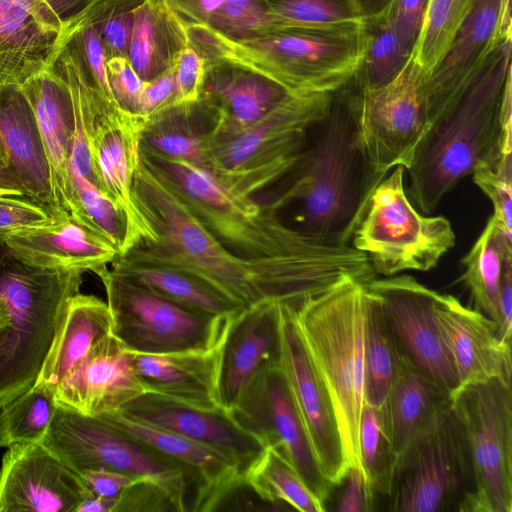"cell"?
I'll list each match as a JSON object with an SVG mask.
<instances>
[{"label": "cell", "instance_id": "6da1fadb", "mask_svg": "<svg viewBox=\"0 0 512 512\" xmlns=\"http://www.w3.org/2000/svg\"><path fill=\"white\" fill-rule=\"evenodd\" d=\"M135 197L156 233L122 259L181 272L247 309L263 302L291 304L305 291L312 270L296 261H255L221 244L192 213L172 180L140 163L133 177Z\"/></svg>", "mask_w": 512, "mask_h": 512}, {"label": "cell", "instance_id": "7a4b0ae2", "mask_svg": "<svg viewBox=\"0 0 512 512\" xmlns=\"http://www.w3.org/2000/svg\"><path fill=\"white\" fill-rule=\"evenodd\" d=\"M291 172L293 182L274 202L279 210L292 207L291 226L324 245H350L370 195L387 175L366 153L353 78L309 129Z\"/></svg>", "mask_w": 512, "mask_h": 512}, {"label": "cell", "instance_id": "3957f363", "mask_svg": "<svg viewBox=\"0 0 512 512\" xmlns=\"http://www.w3.org/2000/svg\"><path fill=\"white\" fill-rule=\"evenodd\" d=\"M512 37L505 38L468 89L427 129L413 155L407 195L432 213L473 171L512 149Z\"/></svg>", "mask_w": 512, "mask_h": 512}, {"label": "cell", "instance_id": "277c9868", "mask_svg": "<svg viewBox=\"0 0 512 512\" xmlns=\"http://www.w3.org/2000/svg\"><path fill=\"white\" fill-rule=\"evenodd\" d=\"M188 45L206 63L230 62L274 81L290 94L334 93L363 60L365 21L341 28L288 27L248 39L185 23Z\"/></svg>", "mask_w": 512, "mask_h": 512}, {"label": "cell", "instance_id": "5b68a950", "mask_svg": "<svg viewBox=\"0 0 512 512\" xmlns=\"http://www.w3.org/2000/svg\"><path fill=\"white\" fill-rule=\"evenodd\" d=\"M143 151L172 180L204 227L242 257L255 261H314L337 257L350 248L313 240L283 220L273 203H256L205 167L166 157L148 147Z\"/></svg>", "mask_w": 512, "mask_h": 512}, {"label": "cell", "instance_id": "8992f818", "mask_svg": "<svg viewBox=\"0 0 512 512\" xmlns=\"http://www.w3.org/2000/svg\"><path fill=\"white\" fill-rule=\"evenodd\" d=\"M367 294L366 282L345 278L295 309L305 346L332 398L348 467L360 468Z\"/></svg>", "mask_w": 512, "mask_h": 512}, {"label": "cell", "instance_id": "52a82bcc", "mask_svg": "<svg viewBox=\"0 0 512 512\" xmlns=\"http://www.w3.org/2000/svg\"><path fill=\"white\" fill-rule=\"evenodd\" d=\"M84 271L26 264L7 252L0 262V409L37 381Z\"/></svg>", "mask_w": 512, "mask_h": 512}, {"label": "cell", "instance_id": "ba28073f", "mask_svg": "<svg viewBox=\"0 0 512 512\" xmlns=\"http://www.w3.org/2000/svg\"><path fill=\"white\" fill-rule=\"evenodd\" d=\"M334 93L288 94L265 116L234 134L206 142V167L231 189L250 196L290 173L307 133Z\"/></svg>", "mask_w": 512, "mask_h": 512}, {"label": "cell", "instance_id": "9c48e42d", "mask_svg": "<svg viewBox=\"0 0 512 512\" xmlns=\"http://www.w3.org/2000/svg\"><path fill=\"white\" fill-rule=\"evenodd\" d=\"M391 170L370 195L350 246L367 256L376 275L429 271L454 248L455 232L446 217L428 216L411 203L404 166Z\"/></svg>", "mask_w": 512, "mask_h": 512}, {"label": "cell", "instance_id": "30bf717a", "mask_svg": "<svg viewBox=\"0 0 512 512\" xmlns=\"http://www.w3.org/2000/svg\"><path fill=\"white\" fill-rule=\"evenodd\" d=\"M40 442L78 474L97 469L128 474L158 486L176 511L189 510L185 470L101 417L58 403Z\"/></svg>", "mask_w": 512, "mask_h": 512}, {"label": "cell", "instance_id": "8fae6325", "mask_svg": "<svg viewBox=\"0 0 512 512\" xmlns=\"http://www.w3.org/2000/svg\"><path fill=\"white\" fill-rule=\"evenodd\" d=\"M96 274L106 290L112 334L132 353L168 354L213 348L223 340L233 318L198 312L117 277L107 267Z\"/></svg>", "mask_w": 512, "mask_h": 512}, {"label": "cell", "instance_id": "7c38bea8", "mask_svg": "<svg viewBox=\"0 0 512 512\" xmlns=\"http://www.w3.org/2000/svg\"><path fill=\"white\" fill-rule=\"evenodd\" d=\"M511 384L493 378L460 387L452 396L474 475L469 512L512 511Z\"/></svg>", "mask_w": 512, "mask_h": 512}, {"label": "cell", "instance_id": "4fadbf2b", "mask_svg": "<svg viewBox=\"0 0 512 512\" xmlns=\"http://www.w3.org/2000/svg\"><path fill=\"white\" fill-rule=\"evenodd\" d=\"M474 475L462 427L453 410L400 457L387 510L469 512Z\"/></svg>", "mask_w": 512, "mask_h": 512}, {"label": "cell", "instance_id": "5bb4252c", "mask_svg": "<svg viewBox=\"0 0 512 512\" xmlns=\"http://www.w3.org/2000/svg\"><path fill=\"white\" fill-rule=\"evenodd\" d=\"M228 413L265 449L288 462L325 506L335 486L320 466L279 360L253 377Z\"/></svg>", "mask_w": 512, "mask_h": 512}, {"label": "cell", "instance_id": "9a60e30c", "mask_svg": "<svg viewBox=\"0 0 512 512\" xmlns=\"http://www.w3.org/2000/svg\"><path fill=\"white\" fill-rule=\"evenodd\" d=\"M423 80L411 54L398 75L385 85L360 89L355 83L362 141L379 173L388 174L398 165L406 170L412 162L427 130Z\"/></svg>", "mask_w": 512, "mask_h": 512}, {"label": "cell", "instance_id": "2e32d148", "mask_svg": "<svg viewBox=\"0 0 512 512\" xmlns=\"http://www.w3.org/2000/svg\"><path fill=\"white\" fill-rule=\"evenodd\" d=\"M368 291L380 302L400 351L451 396L459 381L439 327V292L411 275L373 278Z\"/></svg>", "mask_w": 512, "mask_h": 512}, {"label": "cell", "instance_id": "e0dca14e", "mask_svg": "<svg viewBox=\"0 0 512 512\" xmlns=\"http://www.w3.org/2000/svg\"><path fill=\"white\" fill-rule=\"evenodd\" d=\"M279 365L289 385L320 466L334 485L348 467L330 393L315 368L295 320V308L280 304Z\"/></svg>", "mask_w": 512, "mask_h": 512}, {"label": "cell", "instance_id": "ac0fdd59", "mask_svg": "<svg viewBox=\"0 0 512 512\" xmlns=\"http://www.w3.org/2000/svg\"><path fill=\"white\" fill-rule=\"evenodd\" d=\"M7 448L0 468V512H76L90 495L80 475L41 442Z\"/></svg>", "mask_w": 512, "mask_h": 512}, {"label": "cell", "instance_id": "d6986e66", "mask_svg": "<svg viewBox=\"0 0 512 512\" xmlns=\"http://www.w3.org/2000/svg\"><path fill=\"white\" fill-rule=\"evenodd\" d=\"M499 13L500 0H478L441 61L423 80L427 129L479 77L502 41L512 37L499 33Z\"/></svg>", "mask_w": 512, "mask_h": 512}, {"label": "cell", "instance_id": "ffe728a7", "mask_svg": "<svg viewBox=\"0 0 512 512\" xmlns=\"http://www.w3.org/2000/svg\"><path fill=\"white\" fill-rule=\"evenodd\" d=\"M98 417L170 458L185 470L190 488V511L218 509L243 483L237 463L214 448L136 421L118 411Z\"/></svg>", "mask_w": 512, "mask_h": 512}, {"label": "cell", "instance_id": "44dd1931", "mask_svg": "<svg viewBox=\"0 0 512 512\" xmlns=\"http://www.w3.org/2000/svg\"><path fill=\"white\" fill-rule=\"evenodd\" d=\"M118 412L224 453L237 463L242 478L265 450L256 438L241 428L223 409L203 410L153 392H145Z\"/></svg>", "mask_w": 512, "mask_h": 512}, {"label": "cell", "instance_id": "7402d4cb", "mask_svg": "<svg viewBox=\"0 0 512 512\" xmlns=\"http://www.w3.org/2000/svg\"><path fill=\"white\" fill-rule=\"evenodd\" d=\"M147 392L132 353L113 335L98 341L56 389L57 402L88 416L120 411Z\"/></svg>", "mask_w": 512, "mask_h": 512}, {"label": "cell", "instance_id": "603a6c76", "mask_svg": "<svg viewBox=\"0 0 512 512\" xmlns=\"http://www.w3.org/2000/svg\"><path fill=\"white\" fill-rule=\"evenodd\" d=\"M279 308L263 302L233 317L220 351L218 396L221 408L230 412L253 377L279 360Z\"/></svg>", "mask_w": 512, "mask_h": 512}, {"label": "cell", "instance_id": "cb8c5ba5", "mask_svg": "<svg viewBox=\"0 0 512 512\" xmlns=\"http://www.w3.org/2000/svg\"><path fill=\"white\" fill-rule=\"evenodd\" d=\"M436 312L459 388L498 377L512 381L511 347L498 339L491 319L449 294L439 293Z\"/></svg>", "mask_w": 512, "mask_h": 512}, {"label": "cell", "instance_id": "d4e9b609", "mask_svg": "<svg viewBox=\"0 0 512 512\" xmlns=\"http://www.w3.org/2000/svg\"><path fill=\"white\" fill-rule=\"evenodd\" d=\"M63 31L43 0H0V86H21L46 69Z\"/></svg>", "mask_w": 512, "mask_h": 512}, {"label": "cell", "instance_id": "484cf974", "mask_svg": "<svg viewBox=\"0 0 512 512\" xmlns=\"http://www.w3.org/2000/svg\"><path fill=\"white\" fill-rule=\"evenodd\" d=\"M0 242L20 261L41 268L96 273L119 256L114 246L71 215L49 224L0 233Z\"/></svg>", "mask_w": 512, "mask_h": 512}, {"label": "cell", "instance_id": "4316f807", "mask_svg": "<svg viewBox=\"0 0 512 512\" xmlns=\"http://www.w3.org/2000/svg\"><path fill=\"white\" fill-rule=\"evenodd\" d=\"M34 111L46 153L56 220L69 215V159L75 131L74 107L68 85L49 66L23 85Z\"/></svg>", "mask_w": 512, "mask_h": 512}, {"label": "cell", "instance_id": "83f0119b", "mask_svg": "<svg viewBox=\"0 0 512 512\" xmlns=\"http://www.w3.org/2000/svg\"><path fill=\"white\" fill-rule=\"evenodd\" d=\"M398 461L452 411V396L400 351L397 372L382 407Z\"/></svg>", "mask_w": 512, "mask_h": 512}, {"label": "cell", "instance_id": "f1b7e54d", "mask_svg": "<svg viewBox=\"0 0 512 512\" xmlns=\"http://www.w3.org/2000/svg\"><path fill=\"white\" fill-rule=\"evenodd\" d=\"M288 93L269 78L242 66L216 61L206 63L202 96L215 106L211 138L228 136L259 121Z\"/></svg>", "mask_w": 512, "mask_h": 512}, {"label": "cell", "instance_id": "f546056e", "mask_svg": "<svg viewBox=\"0 0 512 512\" xmlns=\"http://www.w3.org/2000/svg\"><path fill=\"white\" fill-rule=\"evenodd\" d=\"M0 138L7 169L21 183L24 196L55 218L50 170L34 111L19 85L0 86Z\"/></svg>", "mask_w": 512, "mask_h": 512}, {"label": "cell", "instance_id": "4dcf8cb0", "mask_svg": "<svg viewBox=\"0 0 512 512\" xmlns=\"http://www.w3.org/2000/svg\"><path fill=\"white\" fill-rule=\"evenodd\" d=\"M222 342L206 350L168 354L131 352L133 367L147 392L203 410L222 409L218 396Z\"/></svg>", "mask_w": 512, "mask_h": 512}, {"label": "cell", "instance_id": "1f68e13d", "mask_svg": "<svg viewBox=\"0 0 512 512\" xmlns=\"http://www.w3.org/2000/svg\"><path fill=\"white\" fill-rule=\"evenodd\" d=\"M112 334V315L101 299L78 293L65 316L36 382L53 388L80 364L90 349Z\"/></svg>", "mask_w": 512, "mask_h": 512}, {"label": "cell", "instance_id": "d6a6232c", "mask_svg": "<svg viewBox=\"0 0 512 512\" xmlns=\"http://www.w3.org/2000/svg\"><path fill=\"white\" fill-rule=\"evenodd\" d=\"M188 46L183 22L165 0H143L135 13L128 59L143 81L176 64Z\"/></svg>", "mask_w": 512, "mask_h": 512}, {"label": "cell", "instance_id": "836d02e7", "mask_svg": "<svg viewBox=\"0 0 512 512\" xmlns=\"http://www.w3.org/2000/svg\"><path fill=\"white\" fill-rule=\"evenodd\" d=\"M512 263V232L492 215L473 246L462 258L463 271L457 280L469 291L474 309L500 321L499 295L503 273Z\"/></svg>", "mask_w": 512, "mask_h": 512}, {"label": "cell", "instance_id": "e575fe53", "mask_svg": "<svg viewBox=\"0 0 512 512\" xmlns=\"http://www.w3.org/2000/svg\"><path fill=\"white\" fill-rule=\"evenodd\" d=\"M183 23L203 24L233 39H248L291 27L265 0H165Z\"/></svg>", "mask_w": 512, "mask_h": 512}, {"label": "cell", "instance_id": "d590c367", "mask_svg": "<svg viewBox=\"0 0 512 512\" xmlns=\"http://www.w3.org/2000/svg\"><path fill=\"white\" fill-rule=\"evenodd\" d=\"M110 272L212 317L228 319L244 310L199 281L170 268L129 263L117 257Z\"/></svg>", "mask_w": 512, "mask_h": 512}, {"label": "cell", "instance_id": "8d00e7d4", "mask_svg": "<svg viewBox=\"0 0 512 512\" xmlns=\"http://www.w3.org/2000/svg\"><path fill=\"white\" fill-rule=\"evenodd\" d=\"M367 293L364 334L365 404L382 408L397 372L400 349L380 302L368 289Z\"/></svg>", "mask_w": 512, "mask_h": 512}, {"label": "cell", "instance_id": "74e56055", "mask_svg": "<svg viewBox=\"0 0 512 512\" xmlns=\"http://www.w3.org/2000/svg\"><path fill=\"white\" fill-rule=\"evenodd\" d=\"M68 212L77 222L114 246L129 247V227L121 208L94 183L69 166Z\"/></svg>", "mask_w": 512, "mask_h": 512}, {"label": "cell", "instance_id": "f35d334b", "mask_svg": "<svg viewBox=\"0 0 512 512\" xmlns=\"http://www.w3.org/2000/svg\"><path fill=\"white\" fill-rule=\"evenodd\" d=\"M243 483L266 503L286 504L301 512L326 511L294 468L270 449L248 468Z\"/></svg>", "mask_w": 512, "mask_h": 512}, {"label": "cell", "instance_id": "ab89813d", "mask_svg": "<svg viewBox=\"0 0 512 512\" xmlns=\"http://www.w3.org/2000/svg\"><path fill=\"white\" fill-rule=\"evenodd\" d=\"M57 405L56 391L40 382L4 405L0 409V448L40 442Z\"/></svg>", "mask_w": 512, "mask_h": 512}, {"label": "cell", "instance_id": "60d3db41", "mask_svg": "<svg viewBox=\"0 0 512 512\" xmlns=\"http://www.w3.org/2000/svg\"><path fill=\"white\" fill-rule=\"evenodd\" d=\"M478 0H428L412 54L425 80L441 61Z\"/></svg>", "mask_w": 512, "mask_h": 512}, {"label": "cell", "instance_id": "b9f144b4", "mask_svg": "<svg viewBox=\"0 0 512 512\" xmlns=\"http://www.w3.org/2000/svg\"><path fill=\"white\" fill-rule=\"evenodd\" d=\"M360 466L374 495H390L398 458L382 408L364 404L358 430Z\"/></svg>", "mask_w": 512, "mask_h": 512}, {"label": "cell", "instance_id": "7bdbcfd3", "mask_svg": "<svg viewBox=\"0 0 512 512\" xmlns=\"http://www.w3.org/2000/svg\"><path fill=\"white\" fill-rule=\"evenodd\" d=\"M385 11L365 21L364 56L353 77L360 89H374L390 82L412 54L399 40Z\"/></svg>", "mask_w": 512, "mask_h": 512}, {"label": "cell", "instance_id": "ee69618b", "mask_svg": "<svg viewBox=\"0 0 512 512\" xmlns=\"http://www.w3.org/2000/svg\"><path fill=\"white\" fill-rule=\"evenodd\" d=\"M270 10L291 27L341 28L364 22L350 0H265Z\"/></svg>", "mask_w": 512, "mask_h": 512}, {"label": "cell", "instance_id": "f6af8a7d", "mask_svg": "<svg viewBox=\"0 0 512 512\" xmlns=\"http://www.w3.org/2000/svg\"><path fill=\"white\" fill-rule=\"evenodd\" d=\"M143 0H96L83 14L95 28L107 60L128 58L135 13Z\"/></svg>", "mask_w": 512, "mask_h": 512}, {"label": "cell", "instance_id": "bcb514c9", "mask_svg": "<svg viewBox=\"0 0 512 512\" xmlns=\"http://www.w3.org/2000/svg\"><path fill=\"white\" fill-rule=\"evenodd\" d=\"M471 175L491 201L492 216L512 232V149L505 150L496 162L476 168Z\"/></svg>", "mask_w": 512, "mask_h": 512}, {"label": "cell", "instance_id": "7dc6e473", "mask_svg": "<svg viewBox=\"0 0 512 512\" xmlns=\"http://www.w3.org/2000/svg\"><path fill=\"white\" fill-rule=\"evenodd\" d=\"M141 142L166 157L181 159L206 167V142L185 130H155L145 126Z\"/></svg>", "mask_w": 512, "mask_h": 512}, {"label": "cell", "instance_id": "c3c4849f", "mask_svg": "<svg viewBox=\"0 0 512 512\" xmlns=\"http://www.w3.org/2000/svg\"><path fill=\"white\" fill-rule=\"evenodd\" d=\"M206 62L191 46H186L175 64V104L197 102L203 93Z\"/></svg>", "mask_w": 512, "mask_h": 512}, {"label": "cell", "instance_id": "681fc988", "mask_svg": "<svg viewBox=\"0 0 512 512\" xmlns=\"http://www.w3.org/2000/svg\"><path fill=\"white\" fill-rule=\"evenodd\" d=\"M106 65L109 85L117 106L127 113L137 115L138 99L145 81L136 73L128 58L112 57Z\"/></svg>", "mask_w": 512, "mask_h": 512}, {"label": "cell", "instance_id": "f907efd6", "mask_svg": "<svg viewBox=\"0 0 512 512\" xmlns=\"http://www.w3.org/2000/svg\"><path fill=\"white\" fill-rule=\"evenodd\" d=\"M54 221L47 209L24 195H0V233Z\"/></svg>", "mask_w": 512, "mask_h": 512}, {"label": "cell", "instance_id": "816d5d0a", "mask_svg": "<svg viewBox=\"0 0 512 512\" xmlns=\"http://www.w3.org/2000/svg\"><path fill=\"white\" fill-rule=\"evenodd\" d=\"M428 0H391L387 17L401 43L413 51L419 37Z\"/></svg>", "mask_w": 512, "mask_h": 512}, {"label": "cell", "instance_id": "f5cc1de1", "mask_svg": "<svg viewBox=\"0 0 512 512\" xmlns=\"http://www.w3.org/2000/svg\"><path fill=\"white\" fill-rule=\"evenodd\" d=\"M342 486L336 500L335 510L338 512H370L374 510L376 496L369 488L360 467L351 466L347 469Z\"/></svg>", "mask_w": 512, "mask_h": 512}, {"label": "cell", "instance_id": "db71d44e", "mask_svg": "<svg viewBox=\"0 0 512 512\" xmlns=\"http://www.w3.org/2000/svg\"><path fill=\"white\" fill-rule=\"evenodd\" d=\"M176 511L168 496L155 484L138 481L117 499L114 512Z\"/></svg>", "mask_w": 512, "mask_h": 512}, {"label": "cell", "instance_id": "11a10c76", "mask_svg": "<svg viewBox=\"0 0 512 512\" xmlns=\"http://www.w3.org/2000/svg\"><path fill=\"white\" fill-rule=\"evenodd\" d=\"M175 65L156 78L145 81L138 99L137 116L149 119L175 101Z\"/></svg>", "mask_w": 512, "mask_h": 512}, {"label": "cell", "instance_id": "9f6ffc18", "mask_svg": "<svg viewBox=\"0 0 512 512\" xmlns=\"http://www.w3.org/2000/svg\"><path fill=\"white\" fill-rule=\"evenodd\" d=\"M79 475L90 494L115 502L128 487L142 480L128 474L104 469L86 470Z\"/></svg>", "mask_w": 512, "mask_h": 512}, {"label": "cell", "instance_id": "6f0895ef", "mask_svg": "<svg viewBox=\"0 0 512 512\" xmlns=\"http://www.w3.org/2000/svg\"><path fill=\"white\" fill-rule=\"evenodd\" d=\"M500 321L497 327V337L505 345L512 343V263L507 265L500 286L499 295Z\"/></svg>", "mask_w": 512, "mask_h": 512}, {"label": "cell", "instance_id": "680465c9", "mask_svg": "<svg viewBox=\"0 0 512 512\" xmlns=\"http://www.w3.org/2000/svg\"><path fill=\"white\" fill-rule=\"evenodd\" d=\"M57 15L60 21L66 25L80 16H82L88 8L96 0H43Z\"/></svg>", "mask_w": 512, "mask_h": 512}, {"label": "cell", "instance_id": "91938a15", "mask_svg": "<svg viewBox=\"0 0 512 512\" xmlns=\"http://www.w3.org/2000/svg\"><path fill=\"white\" fill-rule=\"evenodd\" d=\"M364 21L374 19L384 13L391 0H350Z\"/></svg>", "mask_w": 512, "mask_h": 512}, {"label": "cell", "instance_id": "94428289", "mask_svg": "<svg viewBox=\"0 0 512 512\" xmlns=\"http://www.w3.org/2000/svg\"><path fill=\"white\" fill-rule=\"evenodd\" d=\"M116 502L90 494L77 507L76 512H114Z\"/></svg>", "mask_w": 512, "mask_h": 512}, {"label": "cell", "instance_id": "6125c7cd", "mask_svg": "<svg viewBox=\"0 0 512 512\" xmlns=\"http://www.w3.org/2000/svg\"><path fill=\"white\" fill-rule=\"evenodd\" d=\"M0 195H24L21 183L3 166H0Z\"/></svg>", "mask_w": 512, "mask_h": 512}, {"label": "cell", "instance_id": "be15d7a7", "mask_svg": "<svg viewBox=\"0 0 512 512\" xmlns=\"http://www.w3.org/2000/svg\"><path fill=\"white\" fill-rule=\"evenodd\" d=\"M511 0H500L499 33L511 34Z\"/></svg>", "mask_w": 512, "mask_h": 512}, {"label": "cell", "instance_id": "e7e4bbea", "mask_svg": "<svg viewBox=\"0 0 512 512\" xmlns=\"http://www.w3.org/2000/svg\"><path fill=\"white\" fill-rule=\"evenodd\" d=\"M9 324L8 314L3 303L0 300V327H5Z\"/></svg>", "mask_w": 512, "mask_h": 512}, {"label": "cell", "instance_id": "03108f58", "mask_svg": "<svg viewBox=\"0 0 512 512\" xmlns=\"http://www.w3.org/2000/svg\"><path fill=\"white\" fill-rule=\"evenodd\" d=\"M7 162H8L7 154H6L3 142L0 138V166L7 168Z\"/></svg>", "mask_w": 512, "mask_h": 512}, {"label": "cell", "instance_id": "003e7915", "mask_svg": "<svg viewBox=\"0 0 512 512\" xmlns=\"http://www.w3.org/2000/svg\"><path fill=\"white\" fill-rule=\"evenodd\" d=\"M7 254V249L5 248V246L0 242V262L3 260V258L6 256Z\"/></svg>", "mask_w": 512, "mask_h": 512}]
</instances>
